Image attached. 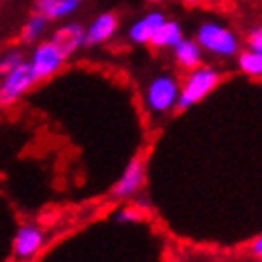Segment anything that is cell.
<instances>
[{"mask_svg": "<svg viewBox=\"0 0 262 262\" xmlns=\"http://www.w3.org/2000/svg\"><path fill=\"white\" fill-rule=\"evenodd\" d=\"M198 46L202 48V52L215 55V57H236L242 52V40L232 29L219 21H203L198 27L196 38Z\"/></svg>", "mask_w": 262, "mask_h": 262, "instance_id": "cell-1", "label": "cell"}, {"mask_svg": "<svg viewBox=\"0 0 262 262\" xmlns=\"http://www.w3.org/2000/svg\"><path fill=\"white\" fill-rule=\"evenodd\" d=\"M219 82H221V74L215 67L202 63V65L190 69L188 74L184 76L183 84H181V90H179L177 106L181 111L192 108L207 97L219 85Z\"/></svg>", "mask_w": 262, "mask_h": 262, "instance_id": "cell-2", "label": "cell"}, {"mask_svg": "<svg viewBox=\"0 0 262 262\" xmlns=\"http://www.w3.org/2000/svg\"><path fill=\"white\" fill-rule=\"evenodd\" d=\"M179 90H181V82H179L173 74H156L152 76L143 90V101L146 111L156 116H164L177 106Z\"/></svg>", "mask_w": 262, "mask_h": 262, "instance_id": "cell-3", "label": "cell"}, {"mask_svg": "<svg viewBox=\"0 0 262 262\" xmlns=\"http://www.w3.org/2000/svg\"><path fill=\"white\" fill-rule=\"evenodd\" d=\"M67 57L63 55L59 48L53 44L52 40L38 42L36 48L31 53V59L27 61L36 80H48L53 74L61 71V67L65 65Z\"/></svg>", "mask_w": 262, "mask_h": 262, "instance_id": "cell-4", "label": "cell"}, {"mask_svg": "<svg viewBox=\"0 0 262 262\" xmlns=\"http://www.w3.org/2000/svg\"><path fill=\"white\" fill-rule=\"evenodd\" d=\"M38 80L33 74L29 63H21L13 71L4 74L0 78V105H13L15 101H19Z\"/></svg>", "mask_w": 262, "mask_h": 262, "instance_id": "cell-5", "label": "cell"}, {"mask_svg": "<svg viewBox=\"0 0 262 262\" xmlns=\"http://www.w3.org/2000/svg\"><path fill=\"white\" fill-rule=\"evenodd\" d=\"M44 242H46V236H44V230L40 226L23 224L13 237V255L19 260H29L44 247Z\"/></svg>", "mask_w": 262, "mask_h": 262, "instance_id": "cell-6", "label": "cell"}, {"mask_svg": "<svg viewBox=\"0 0 262 262\" xmlns=\"http://www.w3.org/2000/svg\"><path fill=\"white\" fill-rule=\"evenodd\" d=\"M144 183V162L143 158H133L129 164L125 165L122 177L118 179L116 186L112 188V196L118 200H127L135 192L141 190Z\"/></svg>", "mask_w": 262, "mask_h": 262, "instance_id": "cell-7", "label": "cell"}, {"mask_svg": "<svg viewBox=\"0 0 262 262\" xmlns=\"http://www.w3.org/2000/svg\"><path fill=\"white\" fill-rule=\"evenodd\" d=\"M50 40L59 48L65 57H71L85 46V27L76 21L65 23L55 31V34Z\"/></svg>", "mask_w": 262, "mask_h": 262, "instance_id": "cell-8", "label": "cell"}, {"mask_svg": "<svg viewBox=\"0 0 262 262\" xmlns=\"http://www.w3.org/2000/svg\"><path fill=\"white\" fill-rule=\"evenodd\" d=\"M118 31V17L116 13L105 12L99 13L97 17L85 29V46H99L105 44Z\"/></svg>", "mask_w": 262, "mask_h": 262, "instance_id": "cell-9", "label": "cell"}, {"mask_svg": "<svg viewBox=\"0 0 262 262\" xmlns=\"http://www.w3.org/2000/svg\"><path fill=\"white\" fill-rule=\"evenodd\" d=\"M167 19L162 12H148L143 17H139L127 31V36L133 44H150L152 36L158 31V27Z\"/></svg>", "mask_w": 262, "mask_h": 262, "instance_id": "cell-10", "label": "cell"}, {"mask_svg": "<svg viewBox=\"0 0 262 262\" xmlns=\"http://www.w3.org/2000/svg\"><path fill=\"white\" fill-rule=\"evenodd\" d=\"M82 0H36L34 12L40 13L48 21H61L78 12Z\"/></svg>", "mask_w": 262, "mask_h": 262, "instance_id": "cell-11", "label": "cell"}, {"mask_svg": "<svg viewBox=\"0 0 262 262\" xmlns=\"http://www.w3.org/2000/svg\"><path fill=\"white\" fill-rule=\"evenodd\" d=\"M171 50H173V57L177 61V65H181L183 69H186V71H190L194 67L202 65L203 52H202V48L198 46V42L194 38H184L183 36Z\"/></svg>", "mask_w": 262, "mask_h": 262, "instance_id": "cell-12", "label": "cell"}, {"mask_svg": "<svg viewBox=\"0 0 262 262\" xmlns=\"http://www.w3.org/2000/svg\"><path fill=\"white\" fill-rule=\"evenodd\" d=\"M183 38V29L177 21H169L165 19L162 25L158 27V31L152 36L150 44L158 50H167V48H173L179 40Z\"/></svg>", "mask_w": 262, "mask_h": 262, "instance_id": "cell-13", "label": "cell"}, {"mask_svg": "<svg viewBox=\"0 0 262 262\" xmlns=\"http://www.w3.org/2000/svg\"><path fill=\"white\" fill-rule=\"evenodd\" d=\"M48 23H50V21H48L46 17H42L40 13L34 12L33 15L25 21L23 29H21V38H23V42H27V44L38 42V40L44 36V33H46Z\"/></svg>", "mask_w": 262, "mask_h": 262, "instance_id": "cell-14", "label": "cell"}, {"mask_svg": "<svg viewBox=\"0 0 262 262\" xmlns=\"http://www.w3.org/2000/svg\"><path fill=\"white\" fill-rule=\"evenodd\" d=\"M237 67L243 74L251 78H260L262 76V53L243 50L237 53Z\"/></svg>", "mask_w": 262, "mask_h": 262, "instance_id": "cell-15", "label": "cell"}, {"mask_svg": "<svg viewBox=\"0 0 262 262\" xmlns=\"http://www.w3.org/2000/svg\"><path fill=\"white\" fill-rule=\"evenodd\" d=\"M21 63H25V53L19 48H10L4 53H0V78L13 71L15 67H19Z\"/></svg>", "mask_w": 262, "mask_h": 262, "instance_id": "cell-16", "label": "cell"}, {"mask_svg": "<svg viewBox=\"0 0 262 262\" xmlns=\"http://www.w3.org/2000/svg\"><path fill=\"white\" fill-rule=\"evenodd\" d=\"M144 216L143 209H139L137 205H124L116 211V221L122 224H131V223H139Z\"/></svg>", "mask_w": 262, "mask_h": 262, "instance_id": "cell-17", "label": "cell"}, {"mask_svg": "<svg viewBox=\"0 0 262 262\" xmlns=\"http://www.w3.org/2000/svg\"><path fill=\"white\" fill-rule=\"evenodd\" d=\"M247 50L262 53V27L256 25L247 33Z\"/></svg>", "mask_w": 262, "mask_h": 262, "instance_id": "cell-18", "label": "cell"}, {"mask_svg": "<svg viewBox=\"0 0 262 262\" xmlns=\"http://www.w3.org/2000/svg\"><path fill=\"white\" fill-rule=\"evenodd\" d=\"M251 255H255L256 260H260V256H262V237L260 236H256L253 242H251Z\"/></svg>", "mask_w": 262, "mask_h": 262, "instance_id": "cell-19", "label": "cell"}, {"mask_svg": "<svg viewBox=\"0 0 262 262\" xmlns=\"http://www.w3.org/2000/svg\"><path fill=\"white\" fill-rule=\"evenodd\" d=\"M148 2H152V4H158V2H162V0H148Z\"/></svg>", "mask_w": 262, "mask_h": 262, "instance_id": "cell-20", "label": "cell"}]
</instances>
